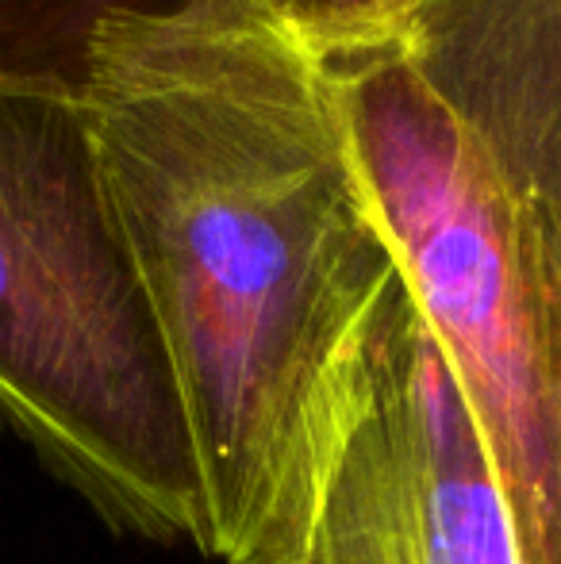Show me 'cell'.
<instances>
[{"label":"cell","mask_w":561,"mask_h":564,"mask_svg":"<svg viewBox=\"0 0 561 564\" xmlns=\"http://www.w3.org/2000/svg\"><path fill=\"white\" fill-rule=\"evenodd\" d=\"M255 4L292 43H300L315 58H327L385 39L416 0H255Z\"/></svg>","instance_id":"obj_7"},{"label":"cell","mask_w":561,"mask_h":564,"mask_svg":"<svg viewBox=\"0 0 561 564\" xmlns=\"http://www.w3.org/2000/svg\"><path fill=\"white\" fill-rule=\"evenodd\" d=\"M196 0H0V74L85 93L93 39L123 15H177Z\"/></svg>","instance_id":"obj_6"},{"label":"cell","mask_w":561,"mask_h":564,"mask_svg":"<svg viewBox=\"0 0 561 564\" xmlns=\"http://www.w3.org/2000/svg\"><path fill=\"white\" fill-rule=\"evenodd\" d=\"M85 105L201 460V553L231 564L397 253L320 58L255 0L108 20Z\"/></svg>","instance_id":"obj_1"},{"label":"cell","mask_w":561,"mask_h":564,"mask_svg":"<svg viewBox=\"0 0 561 564\" xmlns=\"http://www.w3.org/2000/svg\"><path fill=\"white\" fill-rule=\"evenodd\" d=\"M0 419L108 522L204 550V484L85 93L0 74Z\"/></svg>","instance_id":"obj_2"},{"label":"cell","mask_w":561,"mask_h":564,"mask_svg":"<svg viewBox=\"0 0 561 564\" xmlns=\"http://www.w3.org/2000/svg\"><path fill=\"white\" fill-rule=\"evenodd\" d=\"M397 273L446 357L524 564H561V284L477 142L392 43L320 58Z\"/></svg>","instance_id":"obj_3"},{"label":"cell","mask_w":561,"mask_h":564,"mask_svg":"<svg viewBox=\"0 0 561 564\" xmlns=\"http://www.w3.org/2000/svg\"><path fill=\"white\" fill-rule=\"evenodd\" d=\"M231 564H524L493 457L400 273L323 372Z\"/></svg>","instance_id":"obj_4"},{"label":"cell","mask_w":561,"mask_h":564,"mask_svg":"<svg viewBox=\"0 0 561 564\" xmlns=\"http://www.w3.org/2000/svg\"><path fill=\"white\" fill-rule=\"evenodd\" d=\"M377 43L470 131L561 284V0H416Z\"/></svg>","instance_id":"obj_5"}]
</instances>
